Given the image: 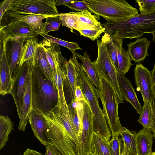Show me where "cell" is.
<instances>
[{"mask_svg":"<svg viewBox=\"0 0 155 155\" xmlns=\"http://www.w3.org/2000/svg\"><path fill=\"white\" fill-rule=\"evenodd\" d=\"M72 58L77 73L78 85L93 114L94 132L109 142L111 133L99 105L97 89L87 76L82 64L78 61L75 55L73 54Z\"/></svg>","mask_w":155,"mask_h":155,"instance_id":"cell-1","label":"cell"},{"mask_svg":"<svg viewBox=\"0 0 155 155\" xmlns=\"http://www.w3.org/2000/svg\"><path fill=\"white\" fill-rule=\"evenodd\" d=\"M101 25L111 36L121 39L138 38L144 33L152 34L155 31V11L122 21H107Z\"/></svg>","mask_w":155,"mask_h":155,"instance_id":"cell-2","label":"cell"},{"mask_svg":"<svg viewBox=\"0 0 155 155\" xmlns=\"http://www.w3.org/2000/svg\"><path fill=\"white\" fill-rule=\"evenodd\" d=\"M32 108L43 115L50 113L57 105L58 94L55 83L48 79L37 64L32 71Z\"/></svg>","mask_w":155,"mask_h":155,"instance_id":"cell-3","label":"cell"},{"mask_svg":"<svg viewBox=\"0 0 155 155\" xmlns=\"http://www.w3.org/2000/svg\"><path fill=\"white\" fill-rule=\"evenodd\" d=\"M100 87L97 89L102 106V110L111 131L112 136L120 135L124 130L121 124L118 114V103L114 88L108 76L98 74Z\"/></svg>","mask_w":155,"mask_h":155,"instance_id":"cell-4","label":"cell"},{"mask_svg":"<svg viewBox=\"0 0 155 155\" xmlns=\"http://www.w3.org/2000/svg\"><path fill=\"white\" fill-rule=\"evenodd\" d=\"M90 10L107 21L124 20L137 15V9L124 0H84Z\"/></svg>","mask_w":155,"mask_h":155,"instance_id":"cell-5","label":"cell"},{"mask_svg":"<svg viewBox=\"0 0 155 155\" xmlns=\"http://www.w3.org/2000/svg\"><path fill=\"white\" fill-rule=\"evenodd\" d=\"M43 116L46 121L47 134L51 144L62 155H77L75 144L53 110Z\"/></svg>","mask_w":155,"mask_h":155,"instance_id":"cell-6","label":"cell"},{"mask_svg":"<svg viewBox=\"0 0 155 155\" xmlns=\"http://www.w3.org/2000/svg\"><path fill=\"white\" fill-rule=\"evenodd\" d=\"M7 12L17 15H59L54 0H13Z\"/></svg>","mask_w":155,"mask_h":155,"instance_id":"cell-7","label":"cell"},{"mask_svg":"<svg viewBox=\"0 0 155 155\" xmlns=\"http://www.w3.org/2000/svg\"><path fill=\"white\" fill-rule=\"evenodd\" d=\"M98 54L97 59L92 62L98 74H105L109 77L113 86L118 103H124L117 79L118 71L107 49L106 44L97 39Z\"/></svg>","mask_w":155,"mask_h":155,"instance_id":"cell-8","label":"cell"},{"mask_svg":"<svg viewBox=\"0 0 155 155\" xmlns=\"http://www.w3.org/2000/svg\"><path fill=\"white\" fill-rule=\"evenodd\" d=\"M90 11L60 13L62 26L77 31L85 29H95L102 26L99 21V16L92 15Z\"/></svg>","mask_w":155,"mask_h":155,"instance_id":"cell-9","label":"cell"},{"mask_svg":"<svg viewBox=\"0 0 155 155\" xmlns=\"http://www.w3.org/2000/svg\"><path fill=\"white\" fill-rule=\"evenodd\" d=\"M78 112L82 128L76 147V153L77 155H87L91 152V143L94 132L93 115L89 106L84 101L82 108L79 110Z\"/></svg>","mask_w":155,"mask_h":155,"instance_id":"cell-10","label":"cell"},{"mask_svg":"<svg viewBox=\"0 0 155 155\" xmlns=\"http://www.w3.org/2000/svg\"><path fill=\"white\" fill-rule=\"evenodd\" d=\"M33 59L28 61L21 66L18 74L13 81L11 94L14 100L19 118L21 117V108L26 89L27 77L33 68Z\"/></svg>","mask_w":155,"mask_h":155,"instance_id":"cell-11","label":"cell"},{"mask_svg":"<svg viewBox=\"0 0 155 155\" xmlns=\"http://www.w3.org/2000/svg\"><path fill=\"white\" fill-rule=\"evenodd\" d=\"M12 18L7 24L0 26V39L7 42L9 39L17 38H24L27 39L37 38L38 34L29 25Z\"/></svg>","mask_w":155,"mask_h":155,"instance_id":"cell-12","label":"cell"},{"mask_svg":"<svg viewBox=\"0 0 155 155\" xmlns=\"http://www.w3.org/2000/svg\"><path fill=\"white\" fill-rule=\"evenodd\" d=\"M134 71L137 90L140 92L143 99L150 104L154 91L151 73L148 68L139 63L136 64Z\"/></svg>","mask_w":155,"mask_h":155,"instance_id":"cell-13","label":"cell"},{"mask_svg":"<svg viewBox=\"0 0 155 155\" xmlns=\"http://www.w3.org/2000/svg\"><path fill=\"white\" fill-rule=\"evenodd\" d=\"M27 40L24 38H17L9 39L6 43V52L12 81L19 71L23 46Z\"/></svg>","mask_w":155,"mask_h":155,"instance_id":"cell-14","label":"cell"},{"mask_svg":"<svg viewBox=\"0 0 155 155\" xmlns=\"http://www.w3.org/2000/svg\"><path fill=\"white\" fill-rule=\"evenodd\" d=\"M28 122L35 136L45 147L51 143L47 134V125L43 115L32 108Z\"/></svg>","mask_w":155,"mask_h":155,"instance_id":"cell-15","label":"cell"},{"mask_svg":"<svg viewBox=\"0 0 155 155\" xmlns=\"http://www.w3.org/2000/svg\"><path fill=\"white\" fill-rule=\"evenodd\" d=\"M117 79L120 92L123 100L130 103L139 114L142 110L136 93L130 81L124 74L118 71Z\"/></svg>","mask_w":155,"mask_h":155,"instance_id":"cell-16","label":"cell"},{"mask_svg":"<svg viewBox=\"0 0 155 155\" xmlns=\"http://www.w3.org/2000/svg\"><path fill=\"white\" fill-rule=\"evenodd\" d=\"M3 41V51L2 53L0 54V94L4 96L11 94L13 81L6 52V44L7 42Z\"/></svg>","mask_w":155,"mask_h":155,"instance_id":"cell-17","label":"cell"},{"mask_svg":"<svg viewBox=\"0 0 155 155\" xmlns=\"http://www.w3.org/2000/svg\"><path fill=\"white\" fill-rule=\"evenodd\" d=\"M32 70L30 72L27 77L26 89L23 98L21 108V117L19 118L18 128V130L23 131L25 130L30 114L32 108Z\"/></svg>","mask_w":155,"mask_h":155,"instance_id":"cell-18","label":"cell"},{"mask_svg":"<svg viewBox=\"0 0 155 155\" xmlns=\"http://www.w3.org/2000/svg\"><path fill=\"white\" fill-rule=\"evenodd\" d=\"M40 43L45 50L54 79L57 65L60 63L63 65L68 60L62 55L59 45L45 39Z\"/></svg>","mask_w":155,"mask_h":155,"instance_id":"cell-19","label":"cell"},{"mask_svg":"<svg viewBox=\"0 0 155 155\" xmlns=\"http://www.w3.org/2000/svg\"><path fill=\"white\" fill-rule=\"evenodd\" d=\"M150 43V41L146 38L143 37L127 44V51L131 60L135 63L144 61L146 57L149 56L148 50Z\"/></svg>","mask_w":155,"mask_h":155,"instance_id":"cell-20","label":"cell"},{"mask_svg":"<svg viewBox=\"0 0 155 155\" xmlns=\"http://www.w3.org/2000/svg\"><path fill=\"white\" fill-rule=\"evenodd\" d=\"M67 77L61 64H58L56 68L54 81L58 94V100L56 106L63 112L69 114L68 104L67 103L64 94V86Z\"/></svg>","mask_w":155,"mask_h":155,"instance_id":"cell-21","label":"cell"},{"mask_svg":"<svg viewBox=\"0 0 155 155\" xmlns=\"http://www.w3.org/2000/svg\"><path fill=\"white\" fill-rule=\"evenodd\" d=\"M135 135L138 155H150L153 136L150 128H143L135 132Z\"/></svg>","mask_w":155,"mask_h":155,"instance_id":"cell-22","label":"cell"},{"mask_svg":"<svg viewBox=\"0 0 155 155\" xmlns=\"http://www.w3.org/2000/svg\"><path fill=\"white\" fill-rule=\"evenodd\" d=\"M7 12L10 17L22 21L29 25L37 34H44L46 23L42 21L49 16L39 15H17Z\"/></svg>","mask_w":155,"mask_h":155,"instance_id":"cell-23","label":"cell"},{"mask_svg":"<svg viewBox=\"0 0 155 155\" xmlns=\"http://www.w3.org/2000/svg\"><path fill=\"white\" fill-rule=\"evenodd\" d=\"M36 63L42 71L46 78L55 83L52 71L47 60L45 50L40 43L37 44L34 61L33 64Z\"/></svg>","mask_w":155,"mask_h":155,"instance_id":"cell-24","label":"cell"},{"mask_svg":"<svg viewBox=\"0 0 155 155\" xmlns=\"http://www.w3.org/2000/svg\"><path fill=\"white\" fill-rule=\"evenodd\" d=\"M74 54L77 58H78L82 62L81 64L85 71L93 84L97 89L99 88L100 87L99 77L87 52L85 51L83 54L81 55L78 53L75 52Z\"/></svg>","mask_w":155,"mask_h":155,"instance_id":"cell-25","label":"cell"},{"mask_svg":"<svg viewBox=\"0 0 155 155\" xmlns=\"http://www.w3.org/2000/svg\"><path fill=\"white\" fill-rule=\"evenodd\" d=\"M109 142L94 132L91 143V152L95 155H112Z\"/></svg>","mask_w":155,"mask_h":155,"instance_id":"cell-26","label":"cell"},{"mask_svg":"<svg viewBox=\"0 0 155 155\" xmlns=\"http://www.w3.org/2000/svg\"><path fill=\"white\" fill-rule=\"evenodd\" d=\"M101 40L106 44L107 49L117 71V55L119 49L123 46L122 39L114 38L105 32Z\"/></svg>","mask_w":155,"mask_h":155,"instance_id":"cell-27","label":"cell"},{"mask_svg":"<svg viewBox=\"0 0 155 155\" xmlns=\"http://www.w3.org/2000/svg\"><path fill=\"white\" fill-rule=\"evenodd\" d=\"M69 117L73 130L78 138L80 134L82 122L77 107V102L73 99L68 105Z\"/></svg>","mask_w":155,"mask_h":155,"instance_id":"cell-28","label":"cell"},{"mask_svg":"<svg viewBox=\"0 0 155 155\" xmlns=\"http://www.w3.org/2000/svg\"><path fill=\"white\" fill-rule=\"evenodd\" d=\"M63 66L72 90L73 99H75V90L76 87L78 85L77 79V73L72 58H70Z\"/></svg>","mask_w":155,"mask_h":155,"instance_id":"cell-29","label":"cell"},{"mask_svg":"<svg viewBox=\"0 0 155 155\" xmlns=\"http://www.w3.org/2000/svg\"><path fill=\"white\" fill-rule=\"evenodd\" d=\"M13 123L8 116H0V150L6 145L8 136L13 130Z\"/></svg>","mask_w":155,"mask_h":155,"instance_id":"cell-30","label":"cell"},{"mask_svg":"<svg viewBox=\"0 0 155 155\" xmlns=\"http://www.w3.org/2000/svg\"><path fill=\"white\" fill-rule=\"evenodd\" d=\"M38 42L37 38L27 39L24 44L22 51L20 66L25 62L30 60L34 61Z\"/></svg>","mask_w":155,"mask_h":155,"instance_id":"cell-31","label":"cell"},{"mask_svg":"<svg viewBox=\"0 0 155 155\" xmlns=\"http://www.w3.org/2000/svg\"><path fill=\"white\" fill-rule=\"evenodd\" d=\"M61 122L67 134L75 144L78 143V139L73 129L69 117V114L60 111L59 107L56 106L53 109Z\"/></svg>","mask_w":155,"mask_h":155,"instance_id":"cell-32","label":"cell"},{"mask_svg":"<svg viewBox=\"0 0 155 155\" xmlns=\"http://www.w3.org/2000/svg\"><path fill=\"white\" fill-rule=\"evenodd\" d=\"M118 64L117 71L125 74L128 72L131 66L133 64L131 62V59L127 51L120 47L117 55Z\"/></svg>","mask_w":155,"mask_h":155,"instance_id":"cell-33","label":"cell"},{"mask_svg":"<svg viewBox=\"0 0 155 155\" xmlns=\"http://www.w3.org/2000/svg\"><path fill=\"white\" fill-rule=\"evenodd\" d=\"M143 105L140 116L137 120L143 128L150 129L152 122V112L150 104L143 99Z\"/></svg>","mask_w":155,"mask_h":155,"instance_id":"cell-34","label":"cell"},{"mask_svg":"<svg viewBox=\"0 0 155 155\" xmlns=\"http://www.w3.org/2000/svg\"><path fill=\"white\" fill-rule=\"evenodd\" d=\"M124 128V130L120 135L122 139L124 146L132 150L136 155H138L135 132Z\"/></svg>","mask_w":155,"mask_h":155,"instance_id":"cell-35","label":"cell"},{"mask_svg":"<svg viewBox=\"0 0 155 155\" xmlns=\"http://www.w3.org/2000/svg\"><path fill=\"white\" fill-rule=\"evenodd\" d=\"M39 35H41L44 38L51 42L55 43L59 45L66 47L69 49L72 53L73 54H74L75 51L76 50L82 49L80 48L76 42H68L53 37L47 34L45 35L42 33Z\"/></svg>","mask_w":155,"mask_h":155,"instance_id":"cell-36","label":"cell"},{"mask_svg":"<svg viewBox=\"0 0 155 155\" xmlns=\"http://www.w3.org/2000/svg\"><path fill=\"white\" fill-rule=\"evenodd\" d=\"M112 155H121L124 149L122 138L119 135H114L109 142Z\"/></svg>","mask_w":155,"mask_h":155,"instance_id":"cell-37","label":"cell"},{"mask_svg":"<svg viewBox=\"0 0 155 155\" xmlns=\"http://www.w3.org/2000/svg\"><path fill=\"white\" fill-rule=\"evenodd\" d=\"M46 19V25L44 34L45 35L47 34L50 31L58 29L61 24L62 23L59 15L56 16L49 17Z\"/></svg>","mask_w":155,"mask_h":155,"instance_id":"cell-38","label":"cell"},{"mask_svg":"<svg viewBox=\"0 0 155 155\" xmlns=\"http://www.w3.org/2000/svg\"><path fill=\"white\" fill-rule=\"evenodd\" d=\"M141 14H148L155 11V0H136Z\"/></svg>","mask_w":155,"mask_h":155,"instance_id":"cell-39","label":"cell"},{"mask_svg":"<svg viewBox=\"0 0 155 155\" xmlns=\"http://www.w3.org/2000/svg\"><path fill=\"white\" fill-rule=\"evenodd\" d=\"M105 28L103 27L95 29H85L79 30L80 35L87 37L94 41L99 38L101 34L105 32Z\"/></svg>","mask_w":155,"mask_h":155,"instance_id":"cell-40","label":"cell"},{"mask_svg":"<svg viewBox=\"0 0 155 155\" xmlns=\"http://www.w3.org/2000/svg\"><path fill=\"white\" fill-rule=\"evenodd\" d=\"M64 5L70 9L79 12L90 10L83 1H78L74 0L73 1L67 3Z\"/></svg>","mask_w":155,"mask_h":155,"instance_id":"cell-41","label":"cell"},{"mask_svg":"<svg viewBox=\"0 0 155 155\" xmlns=\"http://www.w3.org/2000/svg\"><path fill=\"white\" fill-rule=\"evenodd\" d=\"M13 0H4L1 2L0 6V21L1 22L2 17L5 12L11 5Z\"/></svg>","mask_w":155,"mask_h":155,"instance_id":"cell-42","label":"cell"},{"mask_svg":"<svg viewBox=\"0 0 155 155\" xmlns=\"http://www.w3.org/2000/svg\"><path fill=\"white\" fill-rule=\"evenodd\" d=\"M152 112V122L150 128L151 131L153 132V136L155 138V89L154 92L153 98L150 104Z\"/></svg>","mask_w":155,"mask_h":155,"instance_id":"cell-43","label":"cell"},{"mask_svg":"<svg viewBox=\"0 0 155 155\" xmlns=\"http://www.w3.org/2000/svg\"><path fill=\"white\" fill-rule=\"evenodd\" d=\"M46 147V150L44 155H62L60 152L51 144H48Z\"/></svg>","mask_w":155,"mask_h":155,"instance_id":"cell-44","label":"cell"},{"mask_svg":"<svg viewBox=\"0 0 155 155\" xmlns=\"http://www.w3.org/2000/svg\"><path fill=\"white\" fill-rule=\"evenodd\" d=\"M75 96V100L76 102L81 101H86L83 92L79 85L76 88Z\"/></svg>","mask_w":155,"mask_h":155,"instance_id":"cell-45","label":"cell"},{"mask_svg":"<svg viewBox=\"0 0 155 155\" xmlns=\"http://www.w3.org/2000/svg\"><path fill=\"white\" fill-rule=\"evenodd\" d=\"M22 155H44L35 150H31L28 148L24 152Z\"/></svg>","mask_w":155,"mask_h":155,"instance_id":"cell-46","label":"cell"},{"mask_svg":"<svg viewBox=\"0 0 155 155\" xmlns=\"http://www.w3.org/2000/svg\"><path fill=\"white\" fill-rule=\"evenodd\" d=\"M121 155H136L131 150L124 146V149Z\"/></svg>","mask_w":155,"mask_h":155,"instance_id":"cell-47","label":"cell"},{"mask_svg":"<svg viewBox=\"0 0 155 155\" xmlns=\"http://www.w3.org/2000/svg\"><path fill=\"white\" fill-rule=\"evenodd\" d=\"M74 0H60L55 1V3L56 6H59L64 5L73 1Z\"/></svg>","mask_w":155,"mask_h":155,"instance_id":"cell-48","label":"cell"},{"mask_svg":"<svg viewBox=\"0 0 155 155\" xmlns=\"http://www.w3.org/2000/svg\"><path fill=\"white\" fill-rule=\"evenodd\" d=\"M151 74L153 83L155 89V61L154 62L153 68L151 71Z\"/></svg>","mask_w":155,"mask_h":155,"instance_id":"cell-49","label":"cell"},{"mask_svg":"<svg viewBox=\"0 0 155 155\" xmlns=\"http://www.w3.org/2000/svg\"><path fill=\"white\" fill-rule=\"evenodd\" d=\"M152 34L153 36V41L155 43V31L153 32Z\"/></svg>","mask_w":155,"mask_h":155,"instance_id":"cell-50","label":"cell"},{"mask_svg":"<svg viewBox=\"0 0 155 155\" xmlns=\"http://www.w3.org/2000/svg\"><path fill=\"white\" fill-rule=\"evenodd\" d=\"M87 155H95V154L91 152L88 153Z\"/></svg>","mask_w":155,"mask_h":155,"instance_id":"cell-51","label":"cell"},{"mask_svg":"<svg viewBox=\"0 0 155 155\" xmlns=\"http://www.w3.org/2000/svg\"><path fill=\"white\" fill-rule=\"evenodd\" d=\"M150 155H155V152H152Z\"/></svg>","mask_w":155,"mask_h":155,"instance_id":"cell-52","label":"cell"}]
</instances>
